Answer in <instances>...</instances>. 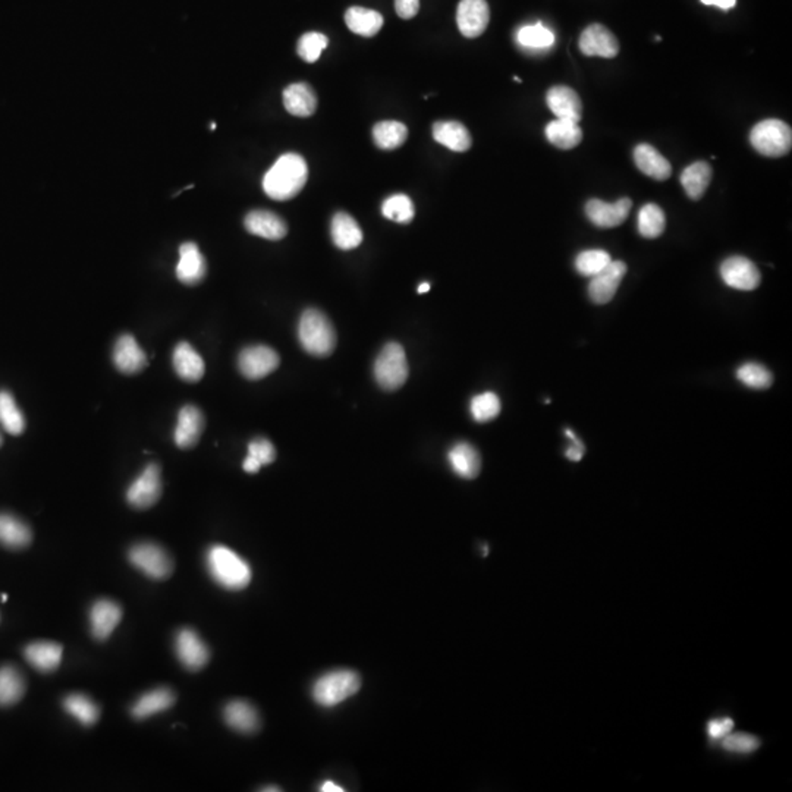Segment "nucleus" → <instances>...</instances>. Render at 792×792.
Segmentation results:
<instances>
[{
	"instance_id": "33",
	"label": "nucleus",
	"mask_w": 792,
	"mask_h": 792,
	"mask_svg": "<svg viewBox=\"0 0 792 792\" xmlns=\"http://www.w3.org/2000/svg\"><path fill=\"white\" fill-rule=\"evenodd\" d=\"M546 137L554 147L561 148V150H571V148L577 147L578 144L583 141V131H581L578 122L556 117V121L547 124Z\"/></svg>"
},
{
	"instance_id": "37",
	"label": "nucleus",
	"mask_w": 792,
	"mask_h": 792,
	"mask_svg": "<svg viewBox=\"0 0 792 792\" xmlns=\"http://www.w3.org/2000/svg\"><path fill=\"white\" fill-rule=\"evenodd\" d=\"M276 460V449L272 442L264 438H257L249 442V455L242 462L244 472L256 474L263 465L272 464Z\"/></svg>"
},
{
	"instance_id": "27",
	"label": "nucleus",
	"mask_w": 792,
	"mask_h": 792,
	"mask_svg": "<svg viewBox=\"0 0 792 792\" xmlns=\"http://www.w3.org/2000/svg\"><path fill=\"white\" fill-rule=\"evenodd\" d=\"M61 645L52 642L31 643L24 650L26 662L40 672H53L59 668L62 662Z\"/></svg>"
},
{
	"instance_id": "9",
	"label": "nucleus",
	"mask_w": 792,
	"mask_h": 792,
	"mask_svg": "<svg viewBox=\"0 0 792 792\" xmlns=\"http://www.w3.org/2000/svg\"><path fill=\"white\" fill-rule=\"evenodd\" d=\"M162 496V479L160 467L157 464H148L144 472L132 482L127 492V501L132 508L147 510L155 505Z\"/></svg>"
},
{
	"instance_id": "8",
	"label": "nucleus",
	"mask_w": 792,
	"mask_h": 792,
	"mask_svg": "<svg viewBox=\"0 0 792 792\" xmlns=\"http://www.w3.org/2000/svg\"><path fill=\"white\" fill-rule=\"evenodd\" d=\"M278 352L266 345H251L242 350L238 357V367L244 378L260 381L279 367Z\"/></svg>"
},
{
	"instance_id": "36",
	"label": "nucleus",
	"mask_w": 792,
	"mask_h": 792,
	"mask_svg": "<svg viewBox=\"0 0 792 792\" xmlns=\"http://www.w3.org/2000/svg\"><path fill=\"white\" fill-rule=\"evenodd\" d=\"M408 129L402 122L383 121L373 128V140L381 150H395L407 141Z\"/></svg>"
},
{
	"instance_id": "21",
	"label": "nucleus",
	"mask_w": 792,
	"mask_h": 792,
	"mask_svg": "<svg viewBox=\"0 0 792 792\" xmlns=\"http://www.w3.org/2000/svg\"><path fill=\"white\" fill-rule=\"evenodd\" d=\"M547 106L558 119H570L580 122L583 117V105L580 96L571 87L556 86L547 91Z\"/></svg>"
},
{
	"instance_id": "11",
	"label": "nucleus",
	"mask_w": 792,
	"mask_h": 792,
	"mask_svg": "<svg viewBox=\"0 0 792 792\" xmlns=\"http://www.w3.org/2000/svg\"><path fill=\"white\" fill-rule=\"evenodd\" d=\"M626 273V264L624 261H614L607 264L602 272L590 278L589 297L594 304L604 306L615 297L619 285Z\"/></svg>"
},
{
	"instance_id": "4",
	"label": "nucleus",
	"mask_w": 792,
	"mask_h": 792,
	"mask_svg": "<svg viewBox=\"0 0 792 792\" xmlns=\"http://www.w3.org/2000/svg\"><path fill=\"white\" fill-rule=\"evenodd\" d=\"M361 688L359 674L350 669L328 672L313 685V698L321 707H335Z\"/></svg>"
},
{
	"instance_id": "1",
	"label": "nucleus",
	"mask_w": 792,
	"mask_h": 792,
	"mask_svg": "<svg viewBox=\"0 0 792 792\" xmlns=\"http://www.w3.org/2000/svg\"><path fill=\"white\" fill-rule=\"evenodd\" d=\"M309 168L306 160L295 153L280 156L263 178L264 193L276 201H287L299 196L306 187Z\"/></svg>"
},
{
	"instance_id": "6",
	"label": "nucleus",
	"mask_w": 792,
	"mask_h": 792,
	"mask_svg": "<svg viewBox=\"0 0 792 792\" xmlns=\"http://www.w3.org/2000/svg\"><path fill=\"white\" fill-rule=\"evenodd\" d=\"M750 143L766 157H782L791 151L792 131L779 119H766L751 129Z\"/></svg>"
},
{
	"instance_id": "32",
	"label": "nucleus",
	"mask_w": 792,
	"mask_h": 792,
	"mask_svg": "<svg viewBox=\"0 0 792 792\" xmlns=\"http://www.w3.org/2000/svg\"><path fill=\"white\" fill-rule=\"evenodd\" d=\"M31 539L30 527L24 521L9 513H0V544L9 549H24L31 543Z\"/></svg>"
},
{
	"instance_id": "47",
	"label": "nucleus",
	"mask_w": 792,
	"mask_h": 792,
	"mask_svg": "<svg viewBox=\"0 0 792 792\" xmlns=\"http://www.w3.org/2000/svg\"><path fill=\"white\" fill-rule=\"evenodd\" d=\"M760 739L757 736H750V734H728L722 738V747L729 753H741V755H748L755 753L760 747Z\"/></svg>"
},
{
	"instance_id": "53",
	"label": "nucleus",
	"mask_w": 792,
	"mask_h": 792,
	"mask_svg": "<svg viewBox=\"0 0 792 792\" xmlns=\"http://www.w3.org/2000/svg\"><path fill=\"white\" fill-rule=\"evenodd\" d=\"M429 290H431V283L424 282V283H421V285H420L419 289H417V292H419V294H426V292H429Z\"/></svg>"
},
{
	"instance_id": "2",
	"label": "nucleus",
	"mask_w": 792,
	"mask_h": 792,
	"mask_svg": "<svg viewBox=\"0 0 792 792\" xmlns=\"http://www.w3.org/2000/svg\"><path fill=\"white\" fill-rule=\"evenodd\" d=\"M208 570L223 589L242 590L251 581V568L239 554L227 546H211L208 552Z\"/></svg>"
},
{
	"instance_id": "7",
	"label": "nucleus",
	"mask_w": 792,
	"mask_h": 792,
	"mask_svg": "<svg viewBox=\"0 0 792 792\" xmlns=\"http://www.w3.org/2000/svg\"><path fill=\"white\" fill-rule=\"evenodd\" d=\"M129 561L137 570L153 580H165L174 571V563L168 552L156 543H138L131 547Z\"/></svg>"
},
{
	"instance_id": "30",
	"label": "nucleus",
	"mask_w": 792,
	"mask_h": 792,
	"mask_svg": "<svg viewBox=\"0 0 792 792\" xmlns=\"http://www.w3.org/2000/svg\"><path fill=\"white\" fill-rule=\"evenodd\" d=\"M175 703L174 691L165 686L156 688V690L148 691L146 695L141 696L134 706H132V716L136 719H147V717L157 715V713L165 712L170 709Z\"/></svg>"
},
{
	"instance_id": "42",
	"label": "nucleus",
	"mask_w": 792,
	"mask_h": 792,
	"mask_svg": "<svg viewBox=\"0 0 792 792\" xmlns=\"http://www.w3.org/2000/svg\"><path fill=\"white\" fill-rule=\"evenodd\" d=\"M381 215L392 222L405 225V223L412 222L414 219V203L405 194H393L381 204Z\"/></svg>"
},
{
	"instance_id": "20",
	"label": "nucleus",
	"mask_w": 792,
	"mask_h": 792,
	"mask_svg": "<svg viewBox=\"0 0 792 792\" xmlns=\"http://www.w3.org/2000/svg\"><path fill=\"white\" fill-rule=\"evenodd\" d=\"M244 225L249 234L264 238L269 241H279L288 234L287 223L283 222L282 218L269 210L249 211Z\"/></svg>"
},
{
	"instance_id": "13",
	"label": "nucleus",
	"mask_w": 792,
	"mask_h": 792,
	"mask_svg": "<svg viewBox=\"0 0 792 792\" xmlns=\"http://www.w3.org/2000/svg\"><path fill=\"white\" fill-rule=\"evenodd\" d=\"M175 650L179 662L189 671H200L210 659V652L206 643L198 637L196 631L189 628H184L178 633Z\"/></svg>"
},
{
	"instance_id": "23",
	"label": "nucleus",
	"mask_w": 792,
	"mask_h": 792,
	"mask_svg": "<svg viewBox=\"0 0 792 792\" xmlns=\"http://www.w3.org/2000/svg\"><path fill=\"white\" fill-rule=\"evenodd\" d=\"M634 162L643 174L656 179V181H666L671 177L672 167L668 158H665L650 144H640L635 147Z\"/></svg>"
},
{
	"instance_id": "39",
	"label": "nucleus",
	"mask_w": 792,
	"mask_h": 792,
	"mask_svg": "<svg viewBox=\"0 0 792 792\" xmlns=\"http://www.w3.org/2000/svg\"><path fill=\"white\" fill-rule=\"evenodd\" d=\"M64 707L71 716L76 717L84 726H91L98 721L100 710L90 697L84 695H71L64 700Z\"/></svg>"
},
{
	"instance_id": "44",
	"label": "nucleus",
	"mask_w": 792,
	"mask_h": 792,
	"mask_svg": "<svg viewBox=\"0 0 792 792\" xmlns=\"http://www.w3.org/2000/svg\"><path fill=\"white\" fill-rule=\"evenodd\" d=\"M611 261V254L606 253L604 249H585L575 259V269L581 276L593 278L602 272Z\"/></svg>"
},
{
	"instance_id": "38",
	"label": "nucleus",
	"mask_w": 792,
	"mask_h": 792,
	"mask_svg": "<svg viewBox=\"0 0 792 792\" xmlns=\"http://www.w3.org/2000/svg\"><path fill=\"white\" fill-rule=\"evenodd\" d=\"M0 424L12 436H18L25 429V419L8 391H0Z\"/></svg>"
},
{
	"instance_id": "43",
	"label": "nucleus",
	"mask_w": 792,
	"mask_h": 792,
	"mask_svg": "<svg viewBox=\"0 0 792 792\" xmlns=\"http://www.w3.org/2000/svg\"><path fill=\"white\" fill-rule=\"evenodd\" d=\"M736 378L747 388L763 391L774 383V376L769 370L758 362H746L736 370Z\"/></svg>"
},
{
	"instance_id": "5",
	"label": "nucleus",
	"mask_w": 792,
	"mask_h": 792,
	"mask_svg": "<svg viewBox=\"0 0 792 792\" xmlns=\"http://www.w3.org/2000/svg\"><path fill=\"white\" fill-rule=\"evenodd\" d=\"M373 373L378 385L385 391H396L404 385L410 374V367L401 343L389 342L383 347L374 361Z\"/></svg>"
},
{
	"instance_id": "19",
	"label": "nucleus",
	"mask_w": 792,
	"mask_h": 792,
	"mask_svg": "<svg viewBox=\"0 0 792 792\" xmlns=\"http://www.w3.org/2000/svg\"><path fill=\"white\" fill-rule=\"evenodd\" d=\"M204 429L203 412L196 405H185L178 414L175 443L178 448L189 449L197 445Z\"/></svg>"
},
{
	"instance_id": "17",
	"label": "nucleus",
	"mask_w": 792,
	"mask_h": 792,
	"mask_svg": "<svg viewBox=\"0 0 792 792\" xmlns=\"http://www.w3.org/2000/svg\"><path fill=\"white\" fill-rule=\"evenodd\" d=\"M121 619L122 607L117 602L107 599L98 600L90 611L91 633L100 642L107 640L117 624L121 623Z\"/></svg>"
},
{
	"instance_id": "51",
	"label": "nucleus",
	"mask_w": 792,
	"mask_h": 792,
	"mask_svg": "<svg viewBox=\"0 0 792 792\" xmlns=\"http://www.w3.org/2000/svg\"><path fill=\"white\" fill-rule=\"evenodd\" d=\"M702 4L707 5V6H717L722 11H728L736 6V0H702Z\"/></svg>"
},
{
	"instance_id": "29",
	"label": "nucleus",
	"mask_w": 792,
	"mask_h": 792,
	"mask_svg": "<svg viewBox=\"0 0 792 792\" xmlns=\"http://www.w3.org/2000/svg\"><path fill=\"white\" fill-rule=\"evenodd\" d=\"M433 138L449 150L464 153L472 148V136L464 125L457 121H441L433 125Z\"/></svg>"
},
{
	"instance_id": "10",
	"label": "nucleus",
	"mask_w": 792,
	"mask_h": 792,
	"mask_svg": "<svg viewBox=\"0 0 792 792\" xmlns=\"http://www.w3.org/2000/svg\"><path fill=\"white\" fill-rule=\"evenodd\" d=\"M721 278L729 288L736 290H755L762 282L757 266L743 256H732L724 260Z\"/></svg>"
},
{
	"instance_id": "52",
	"label": "nucleus",
	"mask_w": 792,
	"mask_h": 792,
	"mask_svg": "<svg viewBox=\"0 0 792 792\" xmlns=\"http://www.w3.org/2000/svg\"><path fill=\"white\" fill-rule=\"evenodd\" d=\"M320 791L323 792H342L343 788H340V785L335 784L332 781H326L321 784Z\"/></svg>"
},
{
	"instance_id": "31",
	"label": "nucleus",
	"mask_w": 792,
	"mask_h": 792,
	"mask_svg": "<svg viewBox=\"0 0 792 792\" xmlns=\"http://www.w3.org/2000/svg\"><path fill=\"white\" fill-rule=\"evenodd\" d=\"M345 24L355 35L373 37L383 26V16L373 9L352 6L345 14Z\"/></svg>"
},
{
	"instance_id": "41",
	"label": "nucleus",
	"mask_w": 792,
	"mask_h": 792,
	"mask_svg": "<svg viewBox=\"0 0 792 792\" xmlns=\"http://www.w3.org/2000/svg\"><path fill=\"white\" fill-rule=\"evenodd\" d=\"M518 45L527 50H546L554 43V35L542 23L525 25L517 35Z\"/></svg>"
},
{
	"instance_id": "45",
	"label": "nucleus",
	"mask_w": 792,
	"mask_h": 792,
	"mask_svg": "<svg viewBox=\"0 0 792 792\" xmlns=\"http://www.w3.org/2000/svg\"><path fill=\"white\" fill-rule=\"evenodd\" d=\"M470 412L477 422H487L496 419L501 412V400L493 392L480 393L470 402Z\"/></svg>"
},
{
	"instance_id": "54",
	"label": "nucleus",
	"mask_w": 792,
	"mask_h": 792,
	"mask_svg": "<svg viewBox=\"0 0 792 792\" xmlns=\"http://www.w3.org/2000/svg\"><path fill=\"white\" fill-rule=\"evenodd\" d=\"M263 791H280V788H278V787L276 788H263Z\"/></svg>"
},
{
	"instance_id": "24",
	"label": "nucleus",
	"mask_w": 792,
	"mask_h": 792,
	"mask_svg": "<svg viewBox=\"0 0 792 792\" xmlns=\"http://www.w3.org/2000/svg\"><path fill=\"white\" fill-rule=\"evenodd\" d=\"M283 106L288 114L299 117H309L317 109V97L309 84H290L283 91Z\"/></svg>"
},
{
	"instance_id": "46",
	"label": "nucleus",
	"mask_w": 792,
	"mask_h": 792,
	"mask_svg": "<svg viewBox=\"0 0 792 792\" xmlns=\"http://www.w3.org/2000/svg\"><path fill=\"white\" fill-rule=\"evenodd\" d=\"M328 45L329 40L325 35H321V33H307V35L300 38L297 50H299V55L302 61H306L307 64H314V62L319 61L321 52L328 47Z\"/></svg>"
},
{
	"instance_id": "28",
	"label": "nucleus",
	"mask_w": 792,
	"mask_h": 792,
	"mask_svg": "<svg viewBox=\"0 0 792 792\" xmlns=\"http://www.w3.org/2000/svg\"><path fill=\"white\" fill-rule=\"evenodd\" d=\"M174 367L178 376L188 383H196L204 376L201 355L189 343H178L174 351Z\"/></svg>"
},
{
	"instance_id": "22",
	"label": "nucleus",
	"mask_w": 792,
	"mask_h": 792,
	"mask_svg": "<svg viewBox=\"0 0 792 792\" xmlns=\"http://www.w3.org/2000/svg\"><path fill=\"white\" fill-rule=\"evenodd\" d=\"M448 462L452 472L461 479H475L482 470L479 451L468 442H458L449 449Z\"/></svg>"
},
{
	"instance_id": "3",
	"label": "nucleus",
	"mask_w": 792,
	"mask_h": 792,
	"mask_svg": "<svg viewBox=\"0 0 792 792\" xmlns=\"http://www.w3.org/2000/svg\"><path fill=\"white\" fill-rule=\"evenodd\" d=\"M299 340L310 355L328 357L336 347L335 328L320 310L309 309L300 317Z\"/></svg>"
},
{
	"instance_id": "40",
	"label": "nucleus",
	"mask_w": 792,
	"mask_h": 792,
	"mask_svg": "<svg viewBox=\"0 0 792 792\" xmlns=\"http://www.w3.org/2000/svg\"><path fill=\"white\" fill-rule=\"evenodd\" d=\"M666 218L657 204H645L638 211V232L645 238L655 239L664 234Z\"/></svg>"
},
{
	"instance_id": "15",
	"label": "nucleus",
	"mask_w": 792,
	"mask_h": 792,
	"mask_svg": "<svg viewBox=\"0 0 792 792\" xmlns=\"http://www.w3.org/2000/svg\"><path fill=\"white\" fill-rule=\"evenodd\" d=\"M580 50L585 56L612 59L619 53L618 38L602 24H592L581 35Z\"/></svg>"
},
{
	"instance_id": "12",
	"label": "nucleus",
	"mask_w": 792,
	"mask_h": 792,
	"mask_svg": "<svg viewBox=\"0 0 792 792\" xmlns=\"http://www.w3.org/2000/svg\"><path fill=\"white\" fill-rule=\"evenodd\" d=\"M491 21V9L486 0H461L457 23L461 35L467 38L480 37Z\"/></svg>"
},
{
	"instance_id": "14",
	"label": "nucleus",
	"mask_w": 792,
	"mask_h": 792,
	"mask_svg": "<svg viewBox=\"0 0 792 792\" xmlns=\"http://www.w3.org/2000/svg\"><path fill=\"white\" fill-rule=\"evenodd\" d=\"M631 208H633V201L626 197L612 204L593 198L585 204V215L589 218L590 222L596 225L597 228L611 229V228L619 227L625 222L626 218L630 215Z\"/></svg>"
},
{
	"instance_id": "35",
	"label": "nucleus",
	"mask_w": 792,
	"mask_h": 792,
	"mask_svg": "<svg viewBox=\"0 0 792 792\" xmlns=\"http://www.w3.org/2000/svg\"><path fill=\"white\" fill-rule=\"evenodd\" d=\"M25 693V681L14 666L0 668V706L16 705Z\"/></svg>"
},
{
	"instance_id": "49",
	"label": "nucleus",
	"mask_w": 792,
	"mask_h": 792,
	"mask_svg": "<svg viewBox=\"0 0 792 792\" xmlns=\"http://www.w3.org/2000/svg\"><path fill=\"white\" fill-rule=\"evenodd\" d=\"M565 436L571 441L570 448L565 451L566 458L570 461H574V462H578V461L583 460V457H584V443H583V442L578 439L577 434L574 433L570 429H566Z\"/></svg>"
},
{
	"instance_id": "16",
	"label": "nucleus",
	"mask_w": 792,
	"mask_h": 792,
	"mask_svg": "<svg viewBox=\"0 0 792 792\" xmlns=\"http://www.w3.org/2000/svg\"><path fill=\"white\" fill-rule=\"evenodd\" d=\"M208 273V266L203 254L194 242H185L179 247V261L177 266V276L179 282L185 285H197L204 279Z\"/></svg>"
},
{
	"instance_id": "34",
	"label": "nucleus",
	"mask_w": 792,
	"mask_h": 792,
	"mask_svg": "<svg viewBox=\"0 0 792 792\" xmlns=\"http://www.w3.org/2000/svg\"><path fill=\"white\" fill-rule=\"evenodd\" d=\"M681 185L691 200H700L712 181V168L709 163L695 162L684 169Z\"/></svg>"
},
{
	"instance_id": "50",
	"label": "nucleus",
	"mask_w": 792,
	"mask_h": 792,
	"mask_svg": "<svg viewBox=\"0 0 792 792\" xmlns=\"http://www.w3.org/2000/svg\"><path fill=\"white\" fill-rule=\"evenodd\" d=\"M395 11L400 18H414L420 11V0H395Z\"/></svg>"
},
{
	"instance_id": "48",
	"label": "nucleus",
	"mask_w": 792,
	"mask_h": 792,
	"mask_svg": "<svg viewBox=\"0 0 792 792\" xmlns=\"http://www.w3.org/2000/svg\"><path fill=\"white\" fill-rule=\"evenodd\" d=\"M734 729V721L731 717H721V719H712L707 724V734L712 739H722L724 736L731 734Z\"/></svg>"
},
{
	"instance_id": "18",
	"label": "nucleus",
	"mask_w": 792,
	"mask_h": 792,
	"mask_svg": "<svg viewBox=\"0 0 792 792\" xmlns=\"http://www.w3.org/2000/svg\"><path fill=\"white\" fill-rule=\"evenodd\" d=\"M114 362L117 369L124 374L140 373L147 366V357L143 348L132 335H122L115 343Z\"/></svg>"
},
{
	"instance_id": "55",
	"label": "nucleus",
	"mask_w": 792,
	"mask_h": 792,
	"mask_svg": "<svg viewBox=\"0 0 792 792\" xmlns=\"http://www.w3.org/2000/svg\"><path fill=\"white\" fill-rule=\"evenodd\" d=\"M0 446H2V436H0Z\"/></svg>"
},
{
	"instance_id": "25",
	"label": "nucleus",
	"mask_w": 792,
	"mask_h": 792,
	"mask_svg": "<svg viewBox=\"0 0 792 792\" xmlns=\"http://www.w3.org/2000/svg\"><path fill=\"white\" fill-rule=\"evenodd\" d=\"M223 717L229 728L241 734H254L260 728V716L253 705L244 700L228 703L223 710Z\"/></svg>"
},
{
	"instance_id": "26",
	"label": "nucleus",
	"mask_w": 792,
	"mask_h": 792,
	"mask_svg": "<svg viewBox=\"0 0 792 792\" xmlns=\"http://www.w3.org/2000/svg\"><path fill=\"white\" fill-rule=\"evenodd\" d=\"M330 235L336 247L343 251L357 249L362 242V230L357 220L348 213H336L330 223Z\"/></svg>"
}]
</instances>
